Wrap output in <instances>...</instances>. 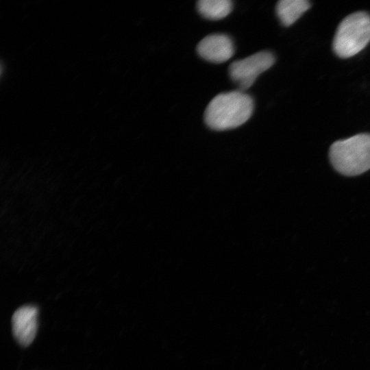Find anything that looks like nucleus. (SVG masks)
<instances>
[{
    "label": "nucleus",
    "instance_id": "obj_1",
    "mask_svg": "<svg viewBox=\"0 0 370 370\" xmlns=\"http://www.w3.org/2000/svg\"><path fill=\"white\" fill-rule=\"evenodd\" d=\"M253 110V99L243 91L222 92L208 103L204 112V121L212 130H226L245 123L251 117Z\"/></svg>",
    "mask_w": 370,
    "mask_h": 370
},
{
    "label": "nucleus",
    "instance_id": "obj_2",
    "mask_svg": "<svg viewBox=\"0 0 370 370\" xmlns=\"http://www.w3.org/2000/svg\"><path fill=\"white\" fill-rule=\"evenodd\" d=\"M330 162L340 173L358 175L370 169V134L362 133L334 142L330 148Z\"/></svg>",
    "mask_w": 370,
    "mask_h": 370
},
{
    "label": "nucleus",
    "instance_id": "obj_3",
    "mask_svg": "<svg viewBox=\"0 0 370 370\" xmlns=\"http://www.w3.org/2000/svg\"><path fill=\"white\" fill-rule=\"evenodd\" d=\"M370 41V15L356 12L347 16L339 24L333 40V50L341 58L352 57Z\"/></svg>",
    "mask_w": 370,
    "mask_h": 370
},
{
    "label": "nucleus",
    "instance_id": "obj_4",
    "mask_svg": "<svg viewBox=\"0 0 370 370\" xmlns=\"http://www.w3.org/2000/svg\"><path fill=\"white\" fill-rule=\"evenodd\" d=\"M273 54L262 51L242 60L233 62L229 67L231 79L244 91L251 87L258 75L269 69L275 63Z\"/></svg>",
    "mask_w": 370,
    "mask_h": 370
},
{
    "label": "nucleus",
    "instance_id": "obj_5",
    "mask_svg": "<svg viewBox=\"0 0 370 370\" xmlns=\"http://www.w3.org/2000/svg\"><path fill=\"white\" fill-rule=\"evenodd\" d=\"M38 308L33 305L18 308L12 317V333L16 341L27 347L34 341L38 329Z\"/></svg>",
    "mask_w": 370,
    "mask_h": 370
},
{
    "label": "nucleus",
    "instance_id": "obj_6",
    "mask_svg": "<svg viewBox=\"0 0 370 370\" xmlns=\"http://www.w3.org/2000/svg\"><path fill=\"white\" fill-rule=\"evenodd\" d=\"M197 51L204 60L213 63H223L234 53L232 38L225 34H215L204 38L197 45Z\"/></svg>",
    "mask_w": 370,
    "mask_h": 370
},
{
    "label": "nucleus",
    "instance_id": "obj_7",
    "mask_svg": "<svg viewBox=\"0 0 370 370\" xmlns=\"http://www.w3.org/2000/svg\"><path fill=\"white\" fill-rule=\"evenodd\" d=\"M310 6L306 0H281L276 5V13L284 26H290Z\"/></svg>",
    "mask_w": 370,
    "mask_h": 370
},
{
    "label": "nucleus",
    "instance_id": "obj_8",
    "mask_svg": "<svg viewBox=\"0 0 370 370\" xmlns=\"http://www.w3.org/2000/svg\"><path fill=\"white\" fill-rule=\"evenodd\" d=\"M230 0H200L197 3L199 12L206 18L220 20L227 16L232 10Z\"/></svg>",
    "mask_w": 370,
    "mask_h": 370
}]
</instances>
